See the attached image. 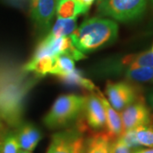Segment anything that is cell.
Segmentation results:
<instances>
[{"mask_svg":"<svg viewBox=\"0 0 153 153\" xmlns=\"http://www.w3.org/2000/svg\"><path fill=\"white\" fill-rule=\"evenodd\" d=\"M118 26L110 19H88L70 35L73 45L83 55L112 44L117 38Z\"/></svg>","mask_w":153,"mask_h":153,"instance_id":"6da1fadb","label":"cell"},{"mask_svg":"<svg viewBox=\"0 0 153 153\" xmlns=\"http://www.w3.org/2000/svg\"><path fill=\"white\" fill-rule=\"evenodd\" d=\"M84 101V96L73 94L60 95L44 117V124L52 129L69 125L82 115Z\"/></svg>","mask_w":153,"mask_h":153,"instance_id":"7a4b0ae2","label":"cell"},{"mask_svg":"<svg viewBox=\"0 0 153 153\" xmlns=\"http://www.w3.org/2000/svg\"><path fill=\"white\" fill-rule=\"evenodd\" d=\"M147 3L148 0H102L98 3V12L118 22H131L142 16Z\"/></svg>","mask_w":153,"mask_h":153,"instance_id":"3957f363","label":"cell"},{"mask_svg":"<svg viewBox=\"0 0 153 153\" xmlns=\"http://www.w3.org/2000/svg\"><path fill=\"white\" fill-rule=\"evenodd\" d=\"M86 139L78 126L54 134L46 153H84Z\"/></svg>","mask_w":153,"mask_h":153,"instance_id":"277c9868","label":"cell"},{"mask_svg":"<svg viewBox=\"0 0 153 153\" xmlns=\"http://www.w3.org/2000/svg\"><path fill=\"white\" fill-rule=\"evenodd\" d=\"M62 54L70 55L73 60H78L85 58V55L73 45L69 36L59 38L46 37L37 47L30 60L33 61L44 56H57Z\"/></svg>","mask_w":153,"mask_h":153,"instance_id":"5b68a950","label":"cell"},{"mask_svg":"<svg viewBox=\"0 0 153 153\" xmlns=\"http://www.w3.org/2000/svg\"><path fill=\"white\" fill-rule=\"evenodd\" d=\"M105 93L110 104L117 111H122L127 106L140 100L136 88L125 82H108L105 87Z\"/></svg>","mask_w":153,"mask_h":153,"instance_id":"8992f818","label":"cell"},{"mask_svg":"<svg viewBox=\"0 0 153 153\" xmlns=\"http://www.w3.org/2000/svg\"><path fill=\"white\" fill-rule=\"evenodd\" d=\"M120 116L123 132L136 128L140 126L148 125L152 123L150 111L142 99L138 100L124 108L122 111Z\"/></svg>","mask_w":153,"mask_h":153,"instance_id":"52a82bcc","label":"cell"},{"mask_svg":"<svg viewBox=\"0 0 153 153\" xmlns=\"http://www.w3.org/2000/svg\"><path fill=\"white\" fill-rule=\"evenodd\" d=\"M57 0H31V16L41 33H47L56 13Z\"/></svg>","mask_w":153,"mask_h":153,"instance_id":"ba28073f","label":"cell"},{"mask_svg":"<svg viewBox=\"0 0 153 153\" xmlns=\"http://www.w3.org/2000/svg\"><path fill=\"white\" fill-rule=\"evenodd\" d=\"M82 114L84 121L83 124L94 130L103 128L105 126V113L102 102L95 94L85 96Z\"/></svg>","mask_w":153,"mask_h":153,"instance_id":"9c48e42d","label":"cell"},{"mask_svg":"<svg viewBox=\"0 0 153 153\" xmlns=\"http://www.w3.org/2000/svg\"><path fill=\"white\" fill-rule=\"evenodd\" d=\"M99 97L100 99L102 105L104 106L105 113V126L107 128L106 134L111 140H116L123 134V127L121 119L120 114L111 105L107 100L101 94V92L97 88Z\"/></svg>","mask_w":153,"mask_h":153,"instance_id":"30bf717a","label":"cell"},{"mask_svg":"<svg viewBox=\"0 0 153 153\" xmlns=\"http://www.w3.org/2000/svg\"><path fill=\"white\" fill-rule=\"evenodd\" d=\"M16 136L21 150L33 152L41 140L42 134L36 126L26 123L21 127Z\"/></svg>","mask_w":153,"mask_h":153,"instance_id":"8fae6325","label":"cell"},{"mask_svg":"<svg viewBox=\"0 0 153 153\" xmlns=\"http://www.w3.org/2000/svg\"><path fill=\"white\" fill-rule=\"evenodd\" d=\"M111 140L106 133H95L86 140L84 153H110Z\"/></svg>","mask_w":153,"mask_h":153,"instance_id":"7c38bea8","label":"cell"},{"mask_svg":"<svg viewBox=\"0 0 153 153\" xmlns=\"http://www.w3.org/2000/svg\"><path fill=\"white\" fill-rule=\"evenodd\" d=\"M76 27V17L69 19L58 18L50 30L49 33L46 36L50 38H59L62 37H68L73 33Z\"/></svg>","mask_w":153,"mask_h":153,"instance_id":"4fadbf2b","label":"cell"},{"mask_svg":"<svg viewBox=\"0 0 153 153\" xmlns=\"http://www.w3.org/2000/svg\"><path fill=\"white\" fill-rule=\"evenodd\" d=\"M55 60V56H44L37 60H29L23 69L27 71H33L39 76H44L47 73H50Z\"/></svg>","mask_w":153,"mask_h":153,"instance_id":"5bb4252c","label":"cell"},{"mask_svg":"<svg viewBox=\"0 0 153 153\" xmlns=\"http://www.w3.org/2000/svg\"><path fill=\"white\" fill-rule=\"evenodd\" d=\"M74 60L70 55L66 54L57 55L55 56V64L50 71V74L55 75L58 77L66 76L74 71Z\"/></svg>","mask_w":153,"mask_h":153,"instance_id":"9a60e30c","label":"cell"},{"mask_svg":"<svg viewBox=\"0 0 153 153\" xmlns=\"http://www.w3.org/2000/svg\"><path fill=\"white\" fill-rule=\"evenodd\" d=\"M56 14L58 18L61 19L76 18L79 15H82L76 0H57Z\"/></svg>","mask_w":153,"mask_h":153,"instance_id":"2e32d148","label":"cell"},{"mask_svg":"<svg viewBox=\"0 0 153 153\" xmlns=\"http://www.w3.org/2000/svg\"><path fill=\"white\" fill-rule=\"evenodd\" d=\"M64 83L70 84V85H76L80 87L84 88L88 90H90L93 92L94 90H96V88L94 87V84L88 80V78H85L82 76V72L74 69V71H71L70 74L64 76H60L58 77Z\"/></svg>","mask_w":153,"mask_h":153,"instance_id":"e0dca14e","label":"cell"},{"mask_svg":"<svg viewBox=\"0 0 153 153\" xmlns=\"http://www.w3.org/2000/svg\"><path fill=\"white\" fill-rule=\"evenodd\" d=\"M125 76L131 81L153 82V67H137L125 70Z\"/></svg>","mask_w":153,"mask_h":153,"instance_id":"ac0fdd59","label":"cell"},{"mask_svg":"<svg viewBox=\"0 0 153 153\" xmlns=\"http://www.w3.org/2000/svg\"><path fill=\"white\" fill-rule=\"evenodd\" d=\"M135 129V136L140 146L153 147V127L152 123L148 125L138 127Z\"/></svg>","mask_w":153,"mask_h":153,"instance_id":"d6986e66","label":"cell"},{"mask_svg":"<svg viewBox=\"0 0 153 153\" xmlns=\"http://www.w3.org/2000/svg\"><path fill=\"white\" fill-rule=\"evenodd\" d=\"M20 151L16 134H8L4 137L0 153H18Z\"/></svg>","mask_w":153,"mask_h":153,"instance_id":"ffe728a7","label":"cell"},{"mask_svg":"<svg viewBox=\"0 0 153 153\" xmlns=\"http://www.w3.org/2000/svg\"><path fill=\"white\" fill-rule=\"evenodd\" d=\"M120 138L130 149L131 148H138L139 146H140V145L137 141L134 128L124 131L120 136Z\"/></svg>","mask_w":153,"mask_h":153,"instance_id":"44dd1931","label":"cell"},{"mask_svg":"<svg viewBox=\"0 0 153 153\" xmlns=\"http://www.w3.org/2000/svg\"><path fill=\"white\" fill-rule=\"evenodd\" d=\"M110 153H130V148L119 137L111 140L110 146Z\"/></svg>","mask_w":153,"mask_h":153,"instance_id":"7402d4cb","label":"cell"},{"mask_svg":"<svg viewBox=\"0 0 153 153\" xmlns=\"http://www.w3.org/2000/svg\"><path fill=\"white\" fill-rule=\"evenodd\" d=\"M95 0H76L77 4L79 5L81 10H82V15L87 13L88 10H89L90 6L92 5Z\"/></svg>","mask_w":153,"mask_h":153,"instance_id":"603a6c76","label":"cell"},{"mask_svg":"<svg viewBox=\"0 0 153 153\" xmlns=\"http://www.w3.org/2000/svg\"><path fill=\"white\" fill-rule=\"evenodd\" d=\"M147 100L150 105H151V106L153 108V88L151 90V91H150V92H149V93H148Z\"/></svg>","mask_w":153,"mask_h":153,"instance_id":"cb8c5ba5","label":"cell"},{"mask_svg":"<svg viewBox=\"0 0 153 153\" xmlns=\"http://www.w3.org/2000/svg\"><path fill=\"white\" fill-rule=\"evenodd\" d=\"M138 153H153V149H144V150H139Z\"/></svg>","mask_w":153,"mask_h":153,"instance_id":"d4e9b609","label":"cell"},{"mask_svg":"<svg viewBox=\"0 0 153 153\" xmlns=\"http://www.w3.org/2000/svg\"><path fill=\"white\" fill-rule=\"evenodd\" d=\"M4 137L2 135V124H1V122H0V148H1V144H2V140L4 139Z\"/></svg>","mask_w":153,"mask_h":153,"instance_id":"484cf974","label":"cell"},{"mask_svg":"<svg viewBox=\"0 0 153 153\" xmlns=\"http://www.w3.org/2000/svg\"><path fill=\"white\" fill-rule=\"evenodd\" d=\"M18 153H33L32 152H27V151H24V150H20Z\"/></svg>","mask_w":153,"mask_h":153,"instance_id":"4316f807","label":"cell"},{"mask_svg":"<svg viewBox=\"0 0 153 153\" xmlns=\"http://www.w3.org/2000/svg\"><path fill=\"white\" fill-rule=\"evenodd\" d=\"M102 0H98V3H100V2H101Z\"/></svg>","mask_w":153,"mask_h":153,"instance_id":"83f0119b","label":"cell"},{"mask_svg":"<svg viewBox=\"0 0 153 153\" xmlns=\"http://www.w3.org/2000/svg\"><path fill=\"white\" fill-rule=\"evenodd\" d=\"M134 153H138V151H136V152H134Z\"/></svg>","mask_w":153,"mask_h":153,"instance_id":"f1b7e54d","label":"cell"},{"mask_svg":"<svg viewBox=\"0 0 153 153\" xmlns=\"http://www.w3.org/2000/svg\"><path fill=\"white\" fill-rule=\"evenodd\" d=\"M152 51H153V46H152Z\"/></svg>","mask_w":153,"mask_h":153,"instance_id":"f546056e","label":"cell"},{"mask_svg":"<svg viewBox=\"0 0 153 153\" xmlns=\"http://www.w3.org/2000/svg\"><path fill=\"white\" fill-rule=\"evenodd\" d=\"M152 127H153V123H152Z\"/></svg>","mask_w":153,"mask_h":153,"instance_id":"4dcf8cb0","label":"cell"}]
</instances>
